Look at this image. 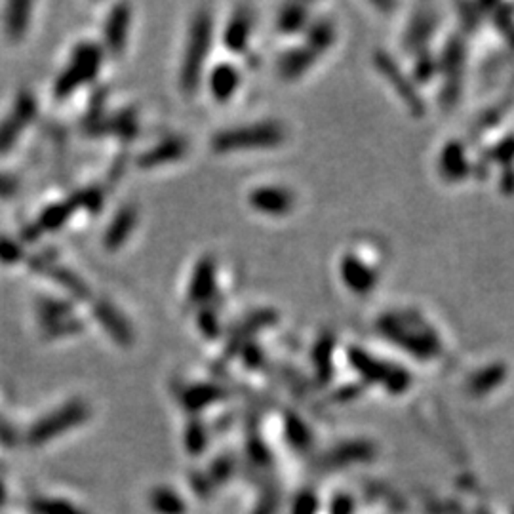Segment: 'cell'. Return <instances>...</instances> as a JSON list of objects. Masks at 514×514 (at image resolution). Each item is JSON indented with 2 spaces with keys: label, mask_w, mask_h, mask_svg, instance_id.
<instances>
[{
  "label": "cell",
  "mask_w": 514,
  "mask_h": 514,
  "mask_svg": "<svg viewBox=\"0 0 514 514\" xmlns=\"http://www.w3.org/2000/svg\"><path fill=\"white\" fill-rule=\"evenodd\" d=\"M137 219H139V215H137V210L134 206L120 208L115 213V218L111 219L109 227H107V231L103 234V246L111 251L123 248L124 242L132 237V232H134L135 225H137Z\"/></svg>",
  "instance_id": "10"
},
{
  "label": "cell",
  "mask_w": 514,
  "mask_h": 514,
  "mask_svg": "<svg viewBox=\"0 0 514 514\" xmlns=\"http://www.w3.org/2000/svg\"><path fill=\"white\" fill-rule=\"evenodd\" d=\"M240 86V71L231 63H219L210 71L208 88L215 101H229Z\"/></svg>",
  "instance_id": "11"
},
{
  "label": "cell",
  "mask_w": 514,
  "mask_h": 514,
  "mask_svg": "<svg viewBox=\"0 0 514 514\" xmlns=\"http://www.w3.org/2000/svg\"><path fill=\"white\" fill-rule=\"evenodd\" d=\"M0 495H2V489H0Z\"/></svg>",
  "instance_id": "21"
},
{
  "label": "cell",
  "mask_w": 514,
  "mask_h": 514,
  "mask_svg": "<svg viewBox=\"0 0 514 514\" xmlns=\"http://www.w3.org/2000/svg\"><path fill=\"white\" fill-rule=\"evenodd\" d=\"M250 35L251 13L248 10H237L231 15V20L225 25V32H223V42H225L227 50L234 51V54L244 51L250 42Z\"/></svg>",
  "instance_id": "14"
},
{
  "label": "cell",
  "mask_w": 514,
  "mask_h": 514,
  "mask_svg": "<svg viewBox=\"0 0 514 514\" xmlns=\"http://www.w3.org/2000/svg\"><path fill=\"white\" fill-rule=\"evenodd\" d=\"M212 13L208 8H200L199 12L194 13L191 27H189L187 46L183 51V59H181L180 86L187 96H193L194 92L199 90L206 61L212 50Z\"/></svg>",
  "instance_id": "1"
},
{
  "label": "cell",
  "mask_w": 514,
  "mask_h": 514,
  "mask_svg": "<svg viewBox=\"0 0 514 514\" xmlns=\"http://www.w3.org/2000/svg\"><path fill=\"white\" fill-rule=\"evenodd\" d=\"M86 415V410H84L82 404H71L67 406L65 410L54 413L48 419H44L42 423L32 431V440H46L48 437H54L58 434L63 429H67L69 425L78 423L80 419Z\"/></svg>",
  "instance_id": "13"
},
{
  "label": "cell",
  "mask_w": 514,
  "mask_h": 514,
  "mask_svg": "<svg viewBox=\"0 0 514 514\" xmlns=\"http://www.w3.org/2000/svg\"><path fill=\"white\" fill-rule=\"evenodd\" d=\"M335 40V27L330 20H320L308 27L307 42L305 44L315 51V54H324L330 50V46L334 44Z\"/></svg>",
  "instance_id": "16"
},
{
  "label": "cell",
  "mask_w": 514,
  "mask_h": 514,
  "mask_svg": "<svg viewBox=\"0 0 514 514\" xmlns=\"http://www.w3.org/2000/svg\"><path fill=\"white\" fill-rule=\"evenodd\" d=\"M332 351H334V339L332 337H322L318 341V345L315 347V362L316 368L324 372V375H330L332 372V362H330V356H332Z\"/></svg>",
  "instance_id": "18"
},
{
  "label": "cell",
  "mask_w": 514,
  "mask_h": 514,
  "mask_svg": "<svg viewBox=\"0 0 514 514\" xmlns=\"http://www.w3.org/2000/svg\"><path fill=\"white\" fill-rule=\"evenodd\" d=\"M75 202L82 206V208H88V210H92V212H97L103 204V194L99 189L92 187V189H86V191H82V193H78V196Z\"/></svg>",
  "instance_id": "19"
},
{
  "label": "cell",
  "mask_w": 514,
  "mask_h": 514,
  "mask_svg": "<svg viewBox=\"0 0 514 514\" xmlns=\"http://www.w3.org/2000/svg\"><path fill=\"white\" fill-rule=\"evenodd\" d=\"M200 328L204 330L206 334L213 337V335L219 332V320H218V315L215 313H210L208 308H202V313H200Z\"/></svg>",
  "instance_id": "20"
},
{
  "label": "cell",
  "mask_w": 514,
  "mask_h": 514,
  "mask_svg": "<svg viewBox=\"0 0 514 514\" xmlns=\"http://www.w3.org/2000/svg\"><path fill=\"white\" fill-rule=\"evenodd\" d=\"M101 46L96 44V42L78 44L73 51L71 59H69V65L65 67L63 73L59 75L58 82H56V96L63 99V97L71 96L77 88L94 80L101 69Z\"/></svg>",
  "instance_id": "3"
},
{
  "label": "cell",
  "mask_w": 514,
  "mask_h": 514,
  "mask_svg": "<svg viewBox=\"0 0 514 514\" xmlns=\"http://www.w3.org/2000/svg\"><path fill=\"white\" fill-rule=\"evenodd\" d=\"M189 151V142L185 137L174 135V137H168L162 139L153 147H149L142 156L137 158V164L145 170H151L154 166H162V164H170V162H177L183 158Z\"/></svg>",
  "instance_id": "9"
},
{
  "label": "cell",
  "mask_w": 514,
  "mask_h": 514,
  "mask_svg": "<svg viewBox=\"0 0 514 514\" xmlns=\"http://www.w3.org/2000/svg\"><path fill=\"white\" fill-rule=\"evenodd\" d=\"M339 277L343 284L347 286L353 294H368L372 292L377 280L375 270L366 265L358 256L345 253L339 261Z\"/></svg>",
  "instance_id": "7"
},
{
  "label": "cell",
  "mask_w": 514,
  "mask_h": 514,
  "mask_svg": "<svg viewBox=\"0 0 514 514\" xmlns=\"http://www.w3.org/2000/svg\"><path fill=\"white\" fill-rule=\"evenodd\" d=\"M130 23H132V6L130 4H116L105 20L103 27V40L105 48L111 54H120L128 42Z\"/></svg>",
  "instance_id": "8"
},
{
  "label": "cell",
  "mask_w": 514,
  "mask_h": 514,
  "mask_svg": "<svg viewBox=\"0 0 514 514\" xmlns=\"http://www.w3.org/2000/svg\"><path fill=\"white\" fill-rule=\"evenodd\" d=\"M286 128L277 120L232 126L213 134L212 149L215 153H232L246 149H270L286 142Z\"/></svg>",
  "instance_id": "2"
},
{
  "label": "cell",
  "mask_w": 514,
  "mask_h": 514,
  "mask_svg": "<svg viewBox=\"0 0 514 514\" xmlns=\"http://www.w3.org/2000/svg\"><path fill=\"white\" fill-rule=\"evenodd\" d=\"M218 288V265L212 256L200 257L199 263L194 265L193 275L189 280L187 299L191 305H200L212 299Z\"/></svg>",
  "instance_id": "5"
},
{
  "label": "cell",
  "mask_w": 514,
  "mask_h": 514,
  "mask_svg": "<svg viewBox=\"0 0 514 514\" xmlns=\"http://www.w3.org/2000/svg\"><path fill=\"white\" fill-rule=\"evenodd\" d=\"M308 20V6L305 4H286L280 8L277 15V27L284 35H292V32L301 31L303 27L307 25Z\"/></svg>",
  "instance_id": "15"
},
{
  "label": "cell",
  "mask_w": 514,
  "mask_h": 514,
  "mask_svg": "<svg viewBox=\"0 0 514 514\" xmlns=\"http://www.w3.org/2000/svg\"><path fill=\"white\" fill-rule=\"evenodd\" d=\"M316 58H318V54H315L307 44L292 48V50L284 51L278 59V73L286 80H297L315 65Z\"/></svg>",
  "instance_id": "12"
},
{
  "label": "cell",
  "mask_w": 514,
  "mask_h": 514,
  "mask_svg": "<svg viewBox=\"0 0 514 514\" xmlns=\"http://www.w3.org/2000/svg\"><path fill=\"white\" fill-rule=\"evenodd\" d=\"M248 202L253 210L265 215H286L296 204V196L286 187L263 185L251 191Z\"/></svg>",
  "instance_id": "4"
},
{
  "label": "cell",
  "mask_w": 514,
  "mask_h": 514,
  "mask_svg": "<svg viewBox=\"0 0 514 514\" xmlns=\"http://www.w3.org/2000/svg\"><path fill=\"white\" fill-rule=\"evenodd\" d=\"M73 213V202H61V204H54L50 206L44 213H42V218H40V223L44 227L46 231H54V229H58L61 227L67 221V219L71 218Z\"/></svg>",
  "instance_id": "17"
},
{
  "label": "cell",
  "mask_w": 514,
  "mask_h": 514,
  "mask_svg": "<svg viewBox=\"0 0 514 514\" xmlns=\"http://www.w3.org/2000/svg\"><path fill=\"white\" fill-rule=\"evenodd\" d=\"M94 315L97 322L101 324V328L118 343V345H132L135 339V332L128 318L113 305V303L99 299L94 305Z\"/></svg>",
  "instance_id": "6"
}]
</instances>
